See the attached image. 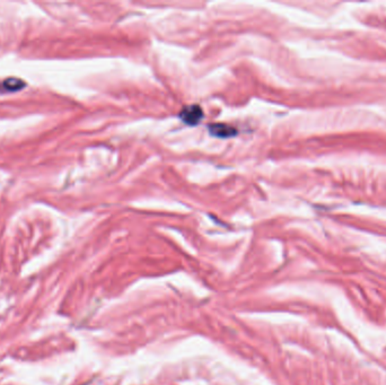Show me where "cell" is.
Wrapping results in <instances>:
<instances>
[{"label": "cell", "instance_id": "obj_2", "mask_svg": "<svg viewBox=\"0 0 386 385\" xmlns=\"http://www.w3.org/2000/svg\"><path fill=\"white\" fill-rule=\"evenodd\" d=\"M209 131L215 137L219 138L234 137V136L237 134V130L235 128H233L232 125H227L224 123H215L209 125Z\"/></svg>", "mask_w": 386, "mask_h": 385}, {"label": "cell", "instance_id": "obj_3", "mask_svg": "<svg viewBox=\"0 0 386 385\" xmlns=\"http://www.w3.org/2000/svg\"><path fill=\"white\" fill-rule=\"evenodd\" d=\"M4 84L6 85L7 90H11V91L19 90L21 87L24 86V82H22V80H19V79H7V80H5Z\"/></svg>", "mask_w": 386, "mask_h": 385}, {"label": "cell", "instance_id": "obj_1", "mask_svg": "<svg viewBox=\"0 0 386 385\" xmlns=\"http://www.w3.org/2000/svg\"><path fill=\"white\" fill-rule=\"evenodd\" d=\"M180 118L184 123L189 125L198 124L203 118V111L199 105H188L182 109L180 113Z\"/></svg>", "mask_w": 386, "mask_h": 385}]
</instances>
